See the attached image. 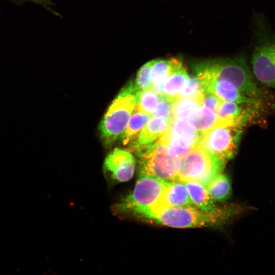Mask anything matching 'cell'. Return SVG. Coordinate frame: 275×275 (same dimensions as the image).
Here are the masks:
<instances>
[{"label":"cell","instance_id":"cell-1","mask_svg":"<svg viewBox=\"0 0 275 275\" xmlns=\"http://www.w3.org/2000/svg\"><path fill=\"white\" fill-rule=\"evenodd\" d=\"M194 71L201 84L213 80H227L250 97L265 103L270 100L269 95L257 84L243 56L205 60L196 64Z\"/></svg>","mask_w":275,"mask_h":275},{"label":"cell","instance_id":"cell-2","mask_svg":"<svg viewBox=\"0 0 275 275\" xmlns=\"http://www.w3.org/2000/svg\"><path fill=\"white\" fill-rule=\"evenodd\" d=\"M233 209L217 208L206 212L193 206L171 207L152 215L149 219L168 227L185 228L220 226L231 217Z\"/></svg>","mask_w":275,"mask_h":275},{"label":"cell","instance_id":"cell-3","mask_svg":"<svg viewBox=\"0 0 275 275\" xmlns=\"http://www.w3.org/2000/svg\"><path fill=\"white\" fill-rule=\"evenodd\" d=\"M140 90L130 82L119 93L103 117L99 130L102 139L110 143L121 135L135 107Z\"/></svg>","mask_w":275,"mask_h":275},{"label":"cell","instance_id":"cell-4","mask_svg":"<svg viewBox=\"0 0 275 275\" xmlns=\"http://www.w3.org/2000/svg\"><path fill=\"white\" fill-rule=\"evenodd\" d=\"M225 162L197 145L181 158L177 181L195 182L206 187L221 173Z\"/></svg>","mask_w":275,"mask_h":275},{"label":"cell","instance_id":"cell-5","mask_svg":"<svg viewBox=\"0 0 275 275\" xmlns=\"http://www.w3.org/2000/svg\"><path fill=\"white\" fill-rule=\"evenodd\" d=\"M135 148L140 158V174L168 182L177 181L181 158L171 155L166 147L158 141Z\"/></svg>","mask_w":275,"mask_h":275},{"label":"cell","instance_id":"cell-6","mask_svg":"<svg viewBox=\"0 0 275 275\" xmlns=\"http://www.w3.org/2000/svg\"><path fill=\"white\" fill-rule=\"evenodd\" d=\"M168 181L140 174L133 191L117 206L121 212L142 216L158 200Z\"/></svg>","mask_w":275,"mask_h":275},{"label":"cell","instance_id":"cell-7","mask_svg":"<svg viewBox=\"0 0 275 275\" xmlns=\"http://www.w3.org/2000/svg\"><path fill=\"white\" fill-rule=\"evenodd\" d=\"M242 133V128L235 126H216L201 134L198 145L226 161L235 155Z\"/></svg>","mask_w":275,"mask_h":275},{"label":"cell","instance_id":"cell-8","mask_svg":"<svg viewBox=\"0 0 275 275\" xmlns=\"http://www.w3.org/2000/svg\"><path fill=\"white\" fill-rule=\"evenodd\" d=\"M201 136L187 120L173 119L157 141L166 147L171 155L181 158L198 145Z\"/></svg>","mask_w":275,"mask_h":275},{"label":"cell","instance_id":"cell-9","mask_svg":"<svg viewBox=\"0 0 275 275\" xmlns=\"http://www.w3.org/2000/svg\"><path fill=\"white\" fill-rule=\"evenodd\" d=\"M251 66L256 79L275 89V35L261 37L254 49Z\"/></svg>","mask_w":275,"mask_h":275},{"label":"cell","instance_id":"cell-10","mask_svg":"<svg viewBox=\"0 0 275 275\" xmlns=\"http://www.w3.org/2000/svg\"><path fill=\"white\" fill-rule=\"evenodd\" d=\"M186 206L193 204L185 184L179 181L168 182L158 200L142 217L149 219L165 209Z\"/></svg>","mask_w":275,"mask_h":275},{"label":"cell","instance_id":"cell-11","mask_svg":"<svg viewBox=\"0 0 275 275\" xmlns=\"http://www.w3.org/2000/svg\"><path fill=\"white\" fill-rule=\"evenodd\" d=\"M136 162L129 151L115 148L106 157L104 167L111 178L118 182L131 179L134 173Z\"/></svg>","mask_w":275,"mask_h":275},{"label":"cell","instance_id":"cell-12","mask_svg":"<svg viewBox=\"0 0 275 275\" xmlns=\"http://www.w3.org/2000/svg\"><path fill=\"white\" fill-rule=\"evenodd\" d=\"M202 85L204 90L214 94L223 101L265 107L266 103L249 97L228 81L213 80Z\"/></svg>","mask_w":275,"mask_h":275},{"label":"cell","instance_id":"cell-13","mask_svg":"<svg viewBox=\"0 0 275 275\" xmlns=\"http://www.w3.org/2000/svg\"><path fill=\"white\" fill-rule=\"evenodd\" d=\"M190 77L183 64L171 73L165 80L151 88L160 97H163L172 102L179 99L180 95L187 85Z\"/></svg>","mask_w":275,"mask_h":275},{"label":"cell","instance_id":"cell-14","mask_svg":"<svg viewBox=\"0 0 275 275\" xmlns=\"http://www.w3.org/2000/svg\"><path fill=\"white\" fill-rule=\"evenodd\" d=\"M170 123L169 119L152 115L139 133L135 147L154 143L167 130Z\"/></svg>","mask_w":275,"mask_h":275},{"label":"cell","instance_id":"cell-15","mask_svg":"<svg viewBox=\"0 0 275 275\" xmlns=\"http://www.w3.org/2000/svg\"><path fill=\"white\" fill-rule=\"evenodd\" d=\"M182 64V61L176 58L153 60L150 73L151 87L163 82Z\"/></svg>","mask_w":275,"mask_h":275},{"label":"cell","instance_id":"cell-16","mask_svg":"<svg viewBox=\"0 0 275 275\" xmlns=\"http://www.w3.org/2000/svg\"><path fill=\"white\" fill-rule=\"evenodd\" d=\"M184 183L188 190L193 206L206 212L213 211L217 208L204 186L192 181Z\"/></svg>","mask_w":275,"mask_h":275},{"label":"cell","instance_id":"cell-17","mask_svg":"<svg viewBox=\"0 0 275 275\" xmlns=\"http://www.w3.org/2000/svg\"><path fill=\"white\" fill-rule=\"evenodd\" d=\"M188 121L199 133H203L218 125L216 113L205 107H199L191 116Z\"/></svg>","mask_w":275,"mask_h":275},{"label":"cell","instance_id":"cell-18","mask_svg":"<svg viewBox=\"0 0 275 275\" xmlns=\"http://www.w3.org/2000/svg\"><path fill=\"white\" fill-rule=\"evenodd\" d=\"M212 200L222 202L228 200L231 194V185L228 177L224 174L216 176L206 187Z\"/></svg>","mask_w":275,"mask_h":275},{"label":"cell","instance_id":"cell-19","mask_svg":"<svg viewBox=\"0 0 275 275\" xmlns=\"http://www.w3.org/2000/svg\"><path fill=\"white\" fill-rule=\"evenodd\" d=\"M151 116V115L142 112L135 107L122 133V140L124 145H127L138 136Z\"/></svg>","mask_w":275,"mask_h":275},{"label":"cell","instance_id":"cell-20","mask_svg":"<svg viewBox=\"0 0 275 275\" xmlns=\"http://www.w3.org/2000/svg\"><path fill=\"white\" fill-rule=\"evenodd\" d=\"M200 106L201 103L198 100L187 98H179L173 103L171 120L183 119L188 121Z\"/></svg>","mask_w":275,"mask_h":275},{"label":"cell","instance_id":"cell-21","mask_svg":"<svg viewBox=\"0 0 275 275\" xmlns=\"http://www.w3.org/2000/svg\"><path fill=\"white\" fill-rule=\"evenodd\" d=\"M159 101L160 96L151 87L140 91L135 107L152 116L156 112Z\"/></svg>","mask_w":275,"mask_h":275},{"label":"cell","instance_id":"cell-22","mask_svg":"<svg viewBox=\"0 0 275 275\" xmlns=\"http://www.w3.org/2000/svg\"><path fill=\"white\" fill-rule=\"evenodd\" d=\"M204 92L202 85L196 76L190 77L189 81L181 93L179 98H187L198 100L201 104L202 96Z\"/></svg>","mask_w":275,"mask_h":275},{"label":"cell","instance_id":"cell-23","mask_svg":"<svg viewBox=\"0 0 275 275\" xmlns=\"http://www.w3.org/2000/svg\"><path fill=\"white\" fill-rule=\"evenodd\" d=\"M152 63L153 60L147 62L139 69L138 72L134 83L140 91L151 87L150 73Z\"/></svg>","mask_w":275,"mask_h":275},{"label":"cell","instance_id":"cell-24","mask_svg":"<svg viewBox=\"0 0 275 275\" xmlns=\"http://www.w3.org/2000/svg\"><path fill=\"white\" fill-rule=\"evenodd\" d=\"M223 100L214 94L204 90L202 99L201 106L208 107L216 113Z\"/></svg>","mask_w":275,"mask_h":275},{"label":"cell","instance_id":"cell-25","mask_svg":"<svg viewBox=\"0 0 275 275\" xmlns=\"http://www.w3.org/2000/svg\"><path fill=\"white\" fill-rule=\"evenodd\" d=\"M173 102L168 99L160 97L156 111L153 115L163 117L171 121Z\"/></svg>","mask_w":275,"mask_h":275},{"label":"cell","instance_id":"cell-26","mask_svg":"<svg viewBox=\"0 0 275 275\" xmlns=\"http://www.w3.org/2000/svg\"><path fill=\"white\" fill-rule=\"evenodd\" d=\"M17 5H21L22 4L27 3V2H32L36 4H39L47 10L54 14L55 15H58V14L56 12L51 8V5L53 3L50 0H9Z\"/></svg>","mask_w":275,"mask_h":275}]
</instances>
